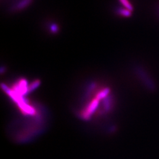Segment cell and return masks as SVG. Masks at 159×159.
Listing matches in <instances>:
<instances>
[{
  "mask_svg": "<svg viewBox=\"0 0 159 159\" xmlns=\"http://www.w3.org/2000/svg\"><path fill=\"white\" fill-rule=\"evenodd\" d=\"M135 72L139 78L148 90L154 91L156 89V85L153 80L148 75L147 71L142 67L137 66L135 68Z\"/></svg>",
  "mask_w": 159,
  "mask_h": 159,
  "instance_id": "cell-1",
  "label": "cell"
},
{
  "mask_svg": "<svg viewBox=\"0 0 159 159\" xmlns=\"http://www.w3.org/2000/svg\"><path fill=\"white\" fill-rule=\"evenodd\" d=\"M118 13L120 15L125 17H130L132 14V11L129 10L128 9H126L125 8H119L118 9Z\"/></svg>",
  "mask_w": 159,
  "mask_h": 159,
  "instance_id": "cell-2",
  "label": "cell"
},
{
  "mask_svg": "<svg viewBox=\"0 0 159 159\" xmlns=\"http://www.w3.org/2000/svg\"><path fill=\"white\" fill-rule=\"evenodd\" d=\"M120 2L121 3V4L125 7L126 9H128L131 11H133V7L131 4L130 1L129 0H119Z\"/></svg>",
  "mask_w": 159,
  "mask_h": 159,
  "instance_id": "cell-3",
  "label": "cell"
},
{
  "mask_svg": "<svg viewBox=\"0 0 159 159\" xmlns=\"http://www.w3.org/2000/svg\"><path fill=\"white\" fill-rule=\"evenodd\" d=\"M30 2V0H24L17 4L16 6V8L17 9H22L24 7L29 5Z\"/></svg>",
  "mask_w": 159,
  "mask_h": 159,
  "instance_id": "cell-4",
  "label": "cell"
},
{
  "mask_svg": "<svg viewBox=\"0 0 159 159\" xmlns=\"http://www.w3.org/2000/svg\"><path fill=\"white\" fill-rule=\"evenodd\" d=\"M50 30H51V31L52 33H56L58 31V26L56 24H52L51 25V27H50Z\"/></svg>",
  "mask_w": 159,
  "mask_h": 159,
  "instance_id": "cell-5",
  "label": "cell"
}]
</instances>
